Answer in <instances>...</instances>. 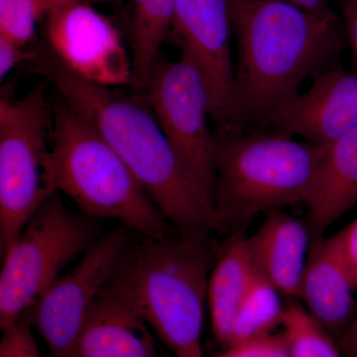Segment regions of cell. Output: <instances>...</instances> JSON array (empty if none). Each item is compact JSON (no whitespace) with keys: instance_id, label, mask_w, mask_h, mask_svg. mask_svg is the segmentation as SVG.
<instances>
[{"instance_id":"obj_1","label":"cell","mask_w":357,"mask_h":357,"mask_svg":"<svg viewBox=\"0 0 357 357\" xmlns=\"http://www.w3.org/2000/svg\"><path fill=\"white\" fill-rule=\"evenodd\" d=\"M30 65L119 155L178 237L208 238L215 230L213 199L174 149L144 96L84 81L42 45Z\"/></svg>"},{"instance_id":"obj_2","label":"cell","mask_w":357,"mask_h":357,"mask_svg":"<svg viewBox=\"0 0 357 357\" xmlns=\"http://www.w3.org/2000/svg\"><path fill=\"white\" fill-rule=\"evenodd\" d=\"M237 39L232 128L243 131L299 93L300 84L335 66L347 43L342 20L285 0H229Z\"/></svg>"},{"instance_id":"obj_3","label":"cell","mask_w":357,"mask_h":357,"mask_svg":"<svg viewBox=\"0 0 357 357\" xmlns=\"http://www.w3.org/2000/svg\"><path fill=\"white\" fill-rule=\"evenodd\" d=\"M45 176L89 217L119 220L145 238H174L172 225L98 130L62 100L53 109Z\"/></svg>"},{"instance_id":"obj_4","label":"cell","mask_w":357,"mask_h":357,"mask_svg":"<svg viewBox=\"0 0 357 357\" xmlns=\"http://www.w3.org/2000/svg\"><path fill=\"white\" fill-rule=\"evenodd\" d=\"M208 238H145L129 246L109 281L132 300L175 357H204V307L213 267Z\"/></svg>"},{"instance_id":"obj_5","label":"cell","mask_w":357,"mask_h":357,"mask_svg":"<svg viewBox=\"0 0 357 357\" xmlns=\"http://www.w3.org/2000/svg\"><path fill=\"white\" fill-rule=\"evenodd\" d=\"M215 230L243 232L253 218L306 204L325 148L278 132L215 135Z\"/></svg>"},{"instance_id":"obj_6","label":"cell","mask_w":357,"mask_h":357,"mask_svg":"<svg viewBox=\"0 0 357 357\" xmlns=\"http://www.w3.org/2000/svg\"><path fill=\"white\" fill-rule=\"evenodd\" d=\"M96 220L68 210L57 191L33 213L1 256V330L31 309L62 270L100 238Z\"/></svg>"},{"instance_id":"obj_7","label":"cell","mask_w":357,"mask_h":357,"mask_svg":"<svg viewBox=\"0 0 357 357\" xmlns=\"http://www.w3.org/2000/svg\"><path fill=\"white\" fill-rule=\"evenodd\" d=\"M53 121L46 84L23 98L0 100V255L54 192L45 176Z\"/></svg>"},{"instance_id":"obj_8","label":"cell","mask_w":357,"mask_h":357,"mask_svg":"<svg viewBox=\"0 0 357 357\" xmlns=\"http://www.w3.org/2000/svg\"><path fill=\"white\" fill-rule=\"evenodd\" d=\"M141 91L174 149L213 202L217 141L208 128V89L198 66L185 52L178 61L159 55Z\"/></svg>"},{"instance_id":"obj_9","label":"cell","mask_w":357,"mask_h":357,"mask_svg":"<svg viewBox=\"0 0 357 357\" xmlns=\"http://www.w3.org/2000/svg\"><path fill=\"white\" fill-rule=\"evenodd\" d=\"M131 232L121 225L100 237L25 312L46 342L49 357H74L98 294L130 246Z\"/></svg>"},{"instance_id":"obj_10","label":"cell","mask_w":357,"mask_h":357,"mask_svg":"<svg viewBox=\"0 0 357 357\" xmlns=\"http://www.w3.org/2000/svg\"><path fill=\"white\" fill-rule=\"evenodd\" d=\"M42 22L40 44L70 74L109 88L132 86V60L124 35L93 6L69 2L56 7Z\"/></svg>"},{"instance_id":"obj_11","label":"cell","mask_w":357,"mask_h":357,"mask_svg":"<svg viewBox=\"0 0 357 357\" xmlns=\"http://www.w3.org/2000/svg\"><path fill=\"white\" fill-rule=\"evenodd\" d=\"M229 0H177L169 39L187 53L203 75L210 116L220 130H229L234 117Z\"/></svg>"},{"instance_id":"obj_12","label":"cell","mask_w":357,"mask_h":357,"mask_svg":"<svg viewBox=\"0 0 357 357\" xmlns=\"http://www.w3.org/2000/svg\"><path fill=\"white\" fill-rule=\"evenodd\" d=\"M314 79L311 88L284 102L264 123L324 149L357 126V70L335 65Z\"/></svg>"},{"instance_id":"obj_13","label":"cell","mask_w":357,"mask_h":357,"mask_svg":"<svg viewBox=\"0 0 357 357\" xmlns=\"http://www.w3.org/2000/svg\"><path fill=\"white\" fill-rule=\"evenodd\" d=\"M130 297L114 282L100 290L74 357H167Z\"/></svg>"},{"instance_id":"obj_14","label":"cell","mask_w":357,"mask_h":357,"mask_svg":"<svg viewBox=\"0 0 357 357\" xmlns=\"http://www.w3.org/2000/svg\"><path fill=\"white\" fill-rule=\"evenodd\" d=\"M354 290L335 236L312 243L299 299L310 316L335 340L356 318Z\"/></svg>"},{"instance_id":"obj_15","label":"cell","mask_w":357,"mask_h":357,"mask_svg":"<svg viewBox=\"0 0 357 357\" xmlns=\"http://www.w3.org/2000/svg\"><path fill=\"white\" fill-rule=\"evenodd\" d=\"M248 241L258 271L285 299H299L312 243L307 222L282 211H272Z\"/></svg>"},{"instance_id":"obj_16","label":"cell","mask_w":357,"mask_h":357,"mask_svg":"<svg viewBox=\"0 0 357 357\" xmlns=\"http://www.w3.org/2000/svg\"><path fill=\"white\" fill-rule=\"evenodd\" d=\"M357 204V126L324 149L306 204L312 241Z\"/></svg>"},{"instance_id":"obj_17","label":"cell","mask_w":357,"mask_h":357,"mask_svg":"<svg viewBox=\"0 0 357 357\" xmlns=\"http://www.w3.org/2000/svg\"><path fill=\"white\" fill-rule=\"evenodd\" d=\"M257 273L248 237L232 234L211 270L208 291L213 335L227 349L237 309Z\"/></svg>"},{"instance_id":"obj_18","label":"cell","mask_w":357,"mask_h":357,"mask_svg":"<svg viewBox=\"0 0 357 357\" xmlns=\"http://www.w3.org/2000/svg\"><path fill=\"white\" fill-rule=\"evenodd\" d=\"M177 0H128L123 13L124 38L133 67L134 89L142 91L162 44L172 29Z\"/></svg>"},{"instance_id":"obj_19","label":"cell","mask_w":357,"mask_h":357,"mask_svg":"<svg viewBox=\"0 0 357 357\" xmlns=\"http://www.w3.org/2000/svg\"><path fill=\"white\" fill-rule=\"evenodd\" d=\"M282 298L278 289L258 271L237 309L229 347L271 335L282 326L287 307Z\"/></svg>"},{"instance_id":"obj_20","label":"cell","mask_w":357,"mask_h":357,"mask_svg":"<svg viewBox=\"0 0 357 357\" xmlns=\"http://www.w3.org/2000/svg\"><path fill=\"white\" fill-rule=\"evenodd\" d=\"M74 1L121 6L122 0H0V35L21 46H34L37 26L47 14Z\"/></svg>"},{"instance_id":"obj_21","label":"cell","mask_w":357,"mask_h":357,"mask_svg":"<svg viewBox=\"0 0 357 357\" xmlns=\"http://www.w3.org/2000/svg\"><path fill=\"white\" fill-rule=\"evenodd\" d=\"M282 328L287 337L291 357H344L335 338L301 305L289 303Z\"/></svg>"},{"instance_id":"obj_22","label":"cell","mask_w":357,"mask_h":357,"mask_svg":"<svg viewBox=\"0 0 357 357\" xmlns=\"http://www.w3.org/2000/svg\"><path fill=\"white\" fill-rule=\"evenodd\" d=\"M31 321L23 314L2 330L0 357H42L31 331Z\"/></svg>"},{"instance_id":"obj_23","label":"cell","mask_w":357,"mask_h":357,"mask_svg":"<svg viewBox=\"0 0 357 357\" xmlns=\"http://www.w3.org/2000/svg\"><path fill=\"white\" fill-rule=\"evenodd\" d=\"M225 354L227 357H291L287 337L284 333L278 335L273 333L229 347Z\"/></svg>"},{"instance_id":"obj_24","label":"cell","mask_w":357,"mask_h":357,"mask_svg":"<svg viewBox=\"0 0 357 357\" xmlns=\"http://www.w3.org/2000/svg\"><path fill=\"white\" fill-rule=\"evenodd\" d=\"M36 45L21 46L0 35V79L3 81L7 75L21 63H31L35 57Z\"/></svg>"},{"instance_id":"obj_25","label":"cell","mask_w":357,"mask_h":357,"mask_svg":"<svg viewBox=\"0 0 357 357\" xmlns=\"http://www.w3.org/2000/svg\"><path fill=\"white\" fill-rule=\"evenodd\" d=\"M333 236L354 287L357 290V218Z\"/></svg>"},{"instance_id":"obj_26","label":"cell","mask_w":357,"mask_h":357,"mask_svg":"<svg viewBox=\"0 0 357 357\" xmlns=\"http://www.w3.org/2000/svg\"><path fill=\"white\" fill-rule=\"evenodd\" d=\"M337 2L347 33V43L351 45L357 70V0H337Z\"/></svg>"},{"instance_id":"obj_27","label":"cell","mask_w":357,"mask_h":357,"mask_svg":"<svg viewBox=\"0 0 357 357\" xmlns=\"http://www.w3.org/2000/svg\"><path fill=\"white\" fill-rule=\"evenodd\" d=\"M290 2L294 6L310 11V13L321 16V17L328 18V20H338L342 17L337 15L333 10L332 7L328 4V0H285Z\"/></svg>"},{"instance_id":"obj_28","label":"cell","mask_w":357,"mask_h":357,"mask_svg":"<svg viewBox=\"0 0 357 357\" xmlns=\"http://www.w3.org/2000/svg\"><path fill=\"white\" fill-rule=\"evenodd\" d=\"M344 357H357V312L351 326L337 340Z\"/></svg>"},{"instance_id":"obj_29","label":"cell","mask_w":357,"mask_h":357,"mask_svg":"<svg viewBox=\"0 0 357 357\" xmlns=\"http://www.w3.org/2000/svg\"><path fill=\"white\" fill-rule=\"evenodd\" d=\"M218 357H227L225 354H222V356H218Z\"/></svg>"}]
</instances>
